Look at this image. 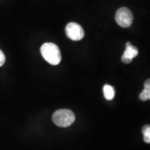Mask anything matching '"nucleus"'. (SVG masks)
<instances>
[{
	"label": "nucleus",
	"instance_id": "8",
	"mask_svg": "<svg viewBox=\"0 0 150 150\" xmlns=\"http://www.w3.org/2000/svg\"><path fill=\"white\" fill-rule=\"evenodd\" d=\"M142 133L144 136V141L147 143L150 142V127L149 125H146L142 129Z\"/></svg>",
	"mask_w": 150,
	"mask_h": 150
},
{
	"label": "nucleus",
	"instance_id": "9",
	"mask_svg": "<svg viewBox=\"0 0 150 150\" xmlns=\"http://www.w3.org/2000/svg\"><path fill=\"white\" fill-rule=\"evenodd\" d=\"M6 61V57L4 52L0 50V67H1L2 65L4 64Z\"/></svg>",
	"mask_w": 150,
	"mask_h": 150
},
{
	"label": "nucleus",
	"instance_id": "5",
	"mask_svg": "<svg viewBox=\"0 0 150 150\" xmlns=\"http://www.w3.org/2000/svg\"><path fill=\"white\" fill-rule=\"evenodd\" d=\"M138 54V50L136 47L133 46L130 42H127L126 44V49L122 56V61L123 63L129 64L132 62L133 59L136 57Z\"/></svg>",
	"mask_w": 150,
	"mask_h": 150
},
{
	"label": "nucleus",
	"instance_id": "1",
	"mask_svg": "<svg viewBox=\"0 0 150 150\" xmlns=\"http://www.w3.org/2000/svg\"><path fill=\"white\" fill-rule=\"evenodd\" d=\"M40 53L44 59L52 65H59L61 61V54L59 47L52 42H46L40 48Z\"/></svg>",
	"mask_w": 150,
	"mask_h": 150
},
{
	"label": "nucleus",
	"instance_id": "6",
	"mask_svg": "<svg viewBox=\"0 0 150 150\" xmlns=\"http://www.w3.org/2000/svg\"><path fill=\"white\" fill-rule=\"evenodd\" d=\"M103 91H104V97L107 100H112L115 97V89L112 86L106 84L103 88Z\"/></svg>",
	"mask_w": 150,
	"mask_h": 150
},
{
	"label": "nucleus",
	"instance_id": "2",
	"mask_svg": "<svg viewBox=\"0 0 150 150\" xmlns=\"http://www.w3.org/2000/svg\"><path fill=\"white\" fill-rule=\"evenodd\" d=\"M52 120L56 125L60 127H68L75 121V115L69 109L56 110L52 115Z\"/></svg>",
	"mask_w": 150,
	"mask_h": 150
},
{
	"label": "nucleus",
	"instance_id": "4",
	"mask_svg": "<svg viewBox=\"0 0 150 150\" xmlns=\"http://www.w3.org/2000/svg\"><path fill=\"white\" fill-rule=\"evenodd\" d=\"M65 33L67 36L74 41H79L83 38L84 30L79 24L76 22H70L65 27Z\"/></svg>",
	"mask_w": 150,
	"mask_h": 150
},
{
	"label": "nucleus",
	"instance_id": "7",
	"mask_svg": "<svg viewBox=\"0 0 150 150\" xmlns=\"http://www.w3.org/2000/svg\"><path fill=\"white\" fill-rule=\"evenodd\" d=\"M145 88L140 94V99L142 101H147L150 99V80L147 79L145 83Z\"/></svg>",
	"mask_w": 150,
	"mask_h": 150
},
{
	"label": "nucleus",
	"instance_id": "3",
	"mask_svg": "<svg viewBox=\"0 0 150 150\" xmlns=\"http://www.w3.org/2000/svg\"><path fill=\"white\" fill-rule=\"evenodd\" d=\"M115 20L118 25L123 28L131 27L134 21L132 13L127 7H122L117 11L115 14Z\"/></svg>",
	"mask_w": 150,
	"mask_h": 150
}]
</instances>
